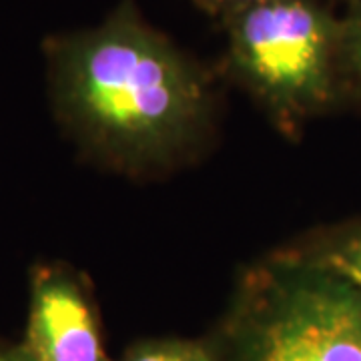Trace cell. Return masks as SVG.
Here are the masks:
<instances>
[{
	"instance_id": "52a82bcc",
	"label": "cell",
	"mask_w": 361,
	"mask_h": 361,
	"mask_svg": "<svg viewBox=\"0 0 361 361\" xmlns=\"http://www.w3.org/2000/svg\"><path fill=\"white\" fill-rule=\"evenodd\" d=\"M125 361H217L213 345L199 341L159 339L142 341L130 349Z\"/></svg>"
},
{
	"instance_id": "277c9868",
	"label": "cell",
	"mask_w": 361,
	"mask_h": 361,
	"mask_svg": "<svg viewBox=\"0 0 361 361\" xmlns=\"http://www.w3.org/2000/svg\"><path fill=\"white\" fill-rule=\"evenodd\" d=\"M23 345L35 361H109L89 283L65 261L30 269Z\"/></svg>"
},
{
	"instance_id": "3957f363",
	"label": "cell",
	"mask_w": 361,
	"mask_h": 361,
	"mask_svg": "<svg viewBox=\"0 0 361 361\" xmlns=\"http://www.w3.org/2000/svg\"><path fill=\"white\" fill-rule=\"evenodd\" d=\"M221 26L225 73L285 133L341 103L339 11L329 0H267Z\"/></svg>"
},
{
	"instance_id": "ba28073f",
	"label": "cell",
	"mask_w": 361,
	"mask_h": 361,
	"mask_svg": "<svg viewBox=\"0 0 361 361\" xmlns=\"http://www.w3.org/2000/svg\"><path fill=\"white\" fill-rule=\"evenodd\" d=\"M189 2H193L199 11H203L205 14L223 23L235 14L243 13L247 8H253L267 0H189Z\"/></svg>"
},
{
	"instance_id": "9c48e42d",
	"label": "cell",
	"mask_w": 361,
	"mask_h": 361,
	"mask_svg": "<svg viewBox=\"0 0 361 361\" xmlns=\"http://www.w3.org/2000/svg\"><path fill=\"white\" fill-rule=\"evenodd\" d=\"M0 361H35V357L20 341V343H0Z\"/></svg>"
},
{
	"instance_id": "8992f818",
	"label": "cell",
	"mask_w": 361,
	"mask_h": 361,
	"mask_svg": "<svg viewBox=\"0 0 361 361\" xmlns=\"http://www.w3.org/2000/svg\"><path fill=\"white\" fill-rule=\"evenodd\" d=\"M339 90L341 103L361 104V0L339 11Z\"/></svg>"
},
{
	"instance_id": "7a4b0ae2",
	"label": "cell",
	"mask_w": 361,
	"mask_h": 361,
	"mask_svg": "<svg viewBox=\"0 0 361 361\" xmlns=\"http://www.w3.org/2000/svg\"><path fill=\"white\" fill-rule=\"evenodd\" d=\"M217 361H361V293L285 249L241 275Z\"/></svg>"
},
{
	"instance_id": "5b68a950",
	"label": "cell",
	"mask_w": 361,
	"mask_h": 361,
	"mask_svg": "<svg viewBox=\"0 0 361 361\" xmlns=\"http://www.w3.org/2000/svg\"><path fill=\"white\" fill-rule=\"evenodd\" d=\"M289 251L341 277L361 293V221L323 229Z\"/></svg>"
},
{
	"instance_id": "6da1fadb",
	"label": "cell",
	"mask_w": 361,
	"mask_h": 361,
	"mask_svg": "<svg viewBox=\"0 0 361 361\" xmlns=\"http://www.w3.org/2000/svg\"><path fill=\"white\" fill-rule=\"evenodd\" d=\"M52 113L82 153L125 173L191 159L215 118L213 77L121 0L99 25L42 42Z\"/></svg>"
},
{
	"instance_id": "30bf717a",
	"label": "cell",
	"mask_w": 361,
	"mask_h": 361,
	"mask_svg": "<svg viewBox=\"0 0 361 361\" xmlns=\"http://www.w3.org/2000/svg\"><path fill=\"white\" fill-rule=\"evenodd\" d=\"M329 2H337V4H341V6H343V4H348V2H351V0H329Z\"/></svg>"
}]
</instances>
